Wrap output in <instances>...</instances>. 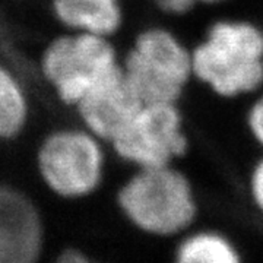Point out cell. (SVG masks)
I'll return each instance as SVG.
<instances>
[{"label": "cell", "mask_w": 263, "mask_h": 263, "mask_svg": "<svg viewBox=\"0 0 263 263\" xmlns=\"http://www.w3.org/2000/svg\"><path fill=\"white\" fill-rule=\"evenodd\" d=\"M193 75L222 97L252 92L263 82V32L249 22L222 21L192 53Z\"/></svg>", "instance_id": "6da1fadb"}, {"label": "cell", "mask_w": 263, "mask_h": 263, "mask_svg": "<svg viewBox=\"0 0 263 263\" xmlns=\"http://www.w3.org/2000/svg\"><path fill=\"white\" fill-rule=\"evenodd\" d=\"M119 205L139 230L152 235H174L196 216L189 180L171 165L139 168L119 193Z\"/></svg>", "instance_id": "7a4b0ae2"}, {"label": "cell", "mask_w": 263, "mask_h": 263, "mask_svg": "<svg viewBox=\"0 0 263 263\" xmlns=\"http://www.w3.org/2000/svg\"><path fill=\"white\" fill-rule=\"evenodd\" d=\"M122 69L143 104H176L193 75V62L173 34L152 28L136 38Z\"/></svg>", "instance_id": "3957f363"}, {"label": "cell", "mask_w": 263, "mask_h": 263, "mask_svg": "<svg viewBox=\"0 0 263 263\" xmlns=\"http://www.w3.org/2000/svg\"><path fill=\"white\" fill-rule=\"evenodd\" d=\"M120 66L107 37L79 31L56 40L43 59L44 75L67 104H78Z\"/></svg>", "instance_id": "277c9868"}, {"label": "cell", "mask_w": 263, "mask_h": 263, "mask_svg": "<svg viewBox=\"0 0 263 263\" xmlns=\"http://www.w3.org/2000/svg\"><path fill=\"white\" fill-rule=\"evenodd\" d=\"M111 143L123 160L139 168L171 165L187 149L176 104H143L133 122Z\"/></svg>", "instance_id": "5b68a950"}, {"label": "cell", "mask_w": 263, "mask_h": 263, "mask_svg": "<svg viewBox=\"0 0 263 263\" xmlns=\"http://www.w3.org/2000/svg\"><path fill=\"white\" fill-rule=\"evenodd\" d=\"M97 136L85 132L54 133L40 152V168L47 184L66 197L91 193L103 174V151Z\"/></svg>", "instance_id": "8992f818"}, {"label": "cell", "mask_w": 263, "mask_h": 263, "mask_svg": "<svg viewBox=\"0 0 263 263\" xmlns=\"http://www.w3.org/2000/svg\"><path fill=\"white\" fill-rule=\"evenodd\" d=\"M76 105L92 135L113 142L133 122L143 103L126 79L120 66L95 85Z\"/></svg>", "instance_id": "52a82bcc"}, {"label": "cell", "mask_w": 263, "mask_h": 263, "mask_svg": "<svg viewBox=\"0 0 263 263\" xmlns=\"http://www.w3.org/2000/svg\"><path fill=\"white\" fill-rule=\"evenodd\" d=\"M43 230L35 208L24 195L0 186V263L34 262Z\"/></svg>", "instance_id": "ba28073f"}, {"label": "cell", "mask_w": 263, "mask_h": 263, "mask_svg": "<svg viewBox=\"0 0 263 263\" xmlns=\"http://www.w3.org/2000/svg\"><path fill=\"white\" fill-rule=\"evenodd\" d=\"M54 10L67 27L107 38L122 24L120 0H54Z\"/></svg>", "instance_id": "9c48e42d"}, {"label": "cell", "mask_w": 263, "mask_h": 263, "mask_svg": "<svg viewBox=\"0 0 263 263\" xmlns=\"http://www.w3.org/2000/svg\"><path fill=\"white\" fill-rule=\"evenodd\" d=\"M177 260L181 263H233L238 260V254L222 235L199 233L180 245Z\"/></svg>", "instance_id": "30bf717a"}, {"label": "cell", "mask_w": 263, "mask_h": 263, "mask_svg": "<svg viewBox=\"0 0 263 263\" xmlns=\"http://www.w3.org/2000/svg\"><path fill=\"white\" fill-rule=\"evenodd\" d=\"M25 100L16 81L0 66V136H12L25 122Z\"/></svg>", "instance_id": "8fae6325"}, {"label": "cell", "mask_w": 263, "mask_h": 263, "mask_svg": "<svg viewBox=\"0 0 263 263\" xmlns=\"http://www.w3.org/2000/svg\"><path fill=\"white\" fill-rule=\"evenodd\" d=\"M249 126L254 138L263 145V95L253 104L249 113Z\"/></svg>", "instance_id": "7c38bea8"}, {"label": "cell", "mask_w": 263, "mask_h": 263, "mask_svg": "<svg viewBox=\"0 0 263 263\" xmlns=\"http://www.w3.org/2000/svg\"><path fill=\"white\" fill-rule=\"evenodd\" d=\"M157 8L165 13L183 15L195 6L197 0H152Z\"/></svg>", "instance_id": "4fadbf2b"}, {"label": "cell", "mask_w": 263, "mask_h": 263, "mask_svg": "<svg viewBox=\"0 0 263 263\" xmlns=\"http://www.w3.org/2000/svg\"><path fill=\"white\" fill-rule=\"evenodd\" d=\"M252 196L257 208L263 211V158L254 167L252 174Z\"/></svg>", "instance_id": "5bb4252c"}, {"label": "cell", "mask_w": 263, "mask_h": 263, "mask_svg": "<svg viewBox=\"0 0 263 263\" xmlns=\"http://www.w3.org/2000/svg\"><path fill=\"white\" fill-rule=\"evenodd\" d=\"M60 260L65 263L85 262V260H86V257H85V256H82V254L79 253V252H76V250H67V252H65V253L62 254Z\"/></svg>", "instance_id": "9a60e30c"}, {"label": "cell", "mask_w": 263, "mask_h": 263, "mask_svg": "<svg viewBox=\"0 0 263 263\" xmlns=\"http://www.w3.org/2000/svg\"><path fill=\"white\" fill-rule=\"evenodd\" d=\"M197 2H205V3H218V2H222V0H197Z\"/></svg>", "instance_id": "2e32d148"}]
</instances>
